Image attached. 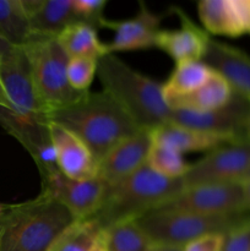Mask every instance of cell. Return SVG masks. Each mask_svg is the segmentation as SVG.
<instances>
[{
	"label": "cell",
	"mask_w": 250,
	"mask_h": 251,
	"mask_svg": "<svg viewBox=\"0 0 250 251\" xmlns=\"http://www.w3.org/2000/svg\"><path fill=\"white\" fill-rule=\"evenodd\" d=\"M49 122L73 132L100 162L118 142L140 129L107 92H87L80 100L49 114Z\"/></svg>",
	"instance_id": "6da1fadb"
},
{
	"label": "cell",
	"mask_w": 250,
	"mask_h": 251,
	"mask_svg": "<svg viewBox=\"0 0 250 251\" xmlns=\"http://www.w3.org/2000/svg\"><path fill=\"white\" fill-rule=\"evenodd\" d=\"M68 208L47 191L4 208L0 217V251H48L75 222Z\"/></svg>",
	"instance_id": "7a4b0ae2"
},
{
	"label": "cell",
	"mask_w": 250,
	"mask_h": 251,
	"mask_svg": "<svg viewBox=\"0 0 250 251\" xmlns=\"http://www.w3.org/2000/svg\"><path fill=\"white\" fill-rule=\"evenodd\" d=\"M96 75L103 91L122 105L140 129L153 130L171 122L172 109L164 100L162 83L132 69L113 53L98 59Z\"/></svg>",
	"instance_id": "3957f363"
},
{
	"label": "cell",
	"mask_w": 250,
	"mask_h": 251,
	"mask_svg": "<svg viewBox=\"0 0 250 251\" xmlns=\"http://www.w3.org/2000/svg\"><path fill=\"white\" fill-rule=\"evenodd\" d=\"M184 189L183 179L164 178L146 163L122 181L108 186L93 218L103 229L122 221L136 220L166 205Z\"/></svg>",
	"instance_id": "277c9868"
},
{
	"label": "cell",
	"mask_w": 250,
	"mask_h": 251,
	"mask_svg": "<svg viewBox=\"0 0 250 251\" xmlns=\"http://www.w3.org/2000/svg\"><path fill=\"white\" fill-rule=\"evenodd\" d=\"M22 48L28 58L38 97L48 114L74 104L87 93L74 90L69 83L70 58L56 37L34 34Z\"/></svg>",
	"instance_id": "5b68a950"
},
{
	"label": "cell",
	"mask_w": 250,
	"mask_h": 251,
	"mask_svg": "<svg viewBox=\"0 0 250 251\" xmlns=\"http://www.w3.org/2000/svg\"><path fill=\"white\" fill-rule=\"evenodd\" d=\"M249 213L238 216H206L185 211L156 208L137 223L156 245L183 248L194 239L212 233H225Z\"/></svg>",
	"instance_id": "8992f818"
},
{
	"label": "cell",
	"mask_w": 250,
	"mask_h": 251,
	"mask_svg": "<svg viewBox=\"0 0 250 251\" xmlns=\"http://www.w3.org/2000/svg\"><path fill=\"white\" fill-rule=\"evenodd\" d=\"M250 176V141L227 144L190 164L185 188L206 184H242Z\"/></svg>",
	"instance_id": "52a82bcc"
},
{
	"label": "cell",
	"mask_w": 250,
	"mask_h": 251,
	"mask_svg": "<svg viewBox=\"0 0 250 251\" xmlns=\"http://www.w3.org/2000/svg\"><path fill=\"white\" fill-rule=\"evenodd\" d=\"M0 82L14 114L27 119L49 120L32 77L24 48H12L0 58Z\"/></svg>",
	"instance_id": "ba28073f"
},
{
	"label": "cell",
	"mask_w": 250,
	"mask_h": 251,
	"mask_svg": "<svg viewBox=\"0 0 250 251\" xmlns=\"http://www.w3.org/2000/svg\"><path fill=\"white\" fill-rule=\"evenodd\" d=\"M159 208L206 216L245 215L240 184H206L185 188Z\"/></svg>",
	"instance_id": "9c48e42d"
},
{
	"label": "cell",
	"mask_w": 250,
	"mask_h": 251,
	"mask_svg": "<svg viewBox=\"0 0 250 251\" xmlns=\"http://www.w3.org/2000/svg\"><path fill=\"white\" fill-rule=\"evenodd\" d=\"M42 190L63 203L76 221L92 218L104 200L108 185L100 178L74 180L59 169L41 176Z\"/></svg>",
	"instance_id": "30bf717a"
},
{
	"label": "cell",
	"mask_w": 250,
	"mask_h": 251,
	"mask_svg": "<svg viewBox=\"0 0 250 251\" xmlns=\"http://www.w3.org/2000/svg\"><path fill=\"white\" fill-rule=\"evenodd\" d=\"M248 118L249 100L239 93L234 92L230 102L218 109L207 112H193L184 109L172 110L169 123L201 131L229 135L243 141H249Z\"/></svg>",
	"instance_id": "8fae6325"
},
{
	"label": "cell",
	"mask_w": 250,
	"mask_h": 251,
	"mask_svg": "<svg viewBox=\"0 0 250 251\" xmlns=\"http://www.w3.org/2000/svg\"><path fill=\"white\" fill-rule=\"evenodd\" d=\"M0 125L29 152L41 176L58 169L49 135V120L21 118L0 107Z\"/></svg>",
	"instance_id": "7c38bea8"
},
{
	"label": "cell",
	"mask_w": 250,
	"mask_h": 251,
	"mask_svg": "<svg viewBox=\"0 0 250 251\" xmlns=\"http://www.w3.org/2000/svg\"><path fill=\"white\" fill-rule=\"evenodd\" d=\"M151 146V130L141 129L130 135L98 162V176L108 186L119 183L146 164Z\"/></svg>",
	"instance_id": "4fadbf2b"
},
{
	"label": "cell",
	"mask_w": 250,
	"mask_h": 251,
	"mask_svg": "<svg viewBox=\"0 0 250 251\" xmlns=\"http://www.w3.org/2000/svg\"><path fill=\"white\" fill-rule=\"evenodd\" d=\"M49 135L59 171L74 180L98 176V162L85 144L65 127L49 122Z\"/></svg>",
	"instance_id": "5bb4252c"
},
{
	"label": "cell",
	"mask_w": 250,
	"mask_h": 251,
	"mask_svg": "<svg viewBox=\"0 0 250 251\" xmlns=\"http://www.w3.org/2000/svg\"><path fill=\"white\" fill-rule=\"evenodd\" d=\"M139 11L134 17L122 21L104 20L103 27L114 31V38L107 44L109 53L125 50H140L156 46V38L161 31L162 16L154 14L145 2H139Z\"/></svg>",
	"instance_id": "9a60e30c"
},
{
	"label": "cell",
	"mask_w": 250,
	"mask_h": 251,
	"mask_svg": "<svg viewBox=\"0 0 250 251\" xmlns=\"http://www.w3.org/2000/svg\"><path fill=\"white\" fill-rule=\"evenodd\" d=\"M173 11L180 19V27L161 29L157 34L154 47L171 56L175 65L186 61H202L211 38L210 34L194 24L181 9L173 7Z\"/></svg>",
	"instance_id": "2e32d148"
},
{
	"label": "cell",
	"mask_w": 250,
	"mask_h": 251,
	"mask_svg": "<svg viewBox=\"0 0 250 251\" xmlns=\"http://www.w3.org/2000/svg\"><path fill=\"white\" fill-rule=\"evenodd\" d=\"M228 81L235 93L250 98V55L235 47L210 38L202 59Z\"/></svg>",
	"instance_id": "e0dca14e"
},
{
	"label": "cell",
	"mask_w": 250,
	"mask_h": 251,
	"mask_svg": "<svg viewBox=\"0 0 250 251\" xmlns=\"http://www.w3.org/2000/svg\"><path fill=\"white\" fill-rule=\"evenodd\" d=\"M152 142L164 145L175 150L179 153L198 151H212L217 147L227 144L243 142V140L235 139L229 135L216 134V132L201 131L186 126L167 123L161 126L151 130Z\"/></svg>",
	"instance_id": "ac0fdd59"
},
{
	"label": "cell",
	"mask_w": 250,
	"mask_h": 251,
	"mask_svg": "<svg viewBox=\"0 0 250 251\" xmlns=\"http://www.w3.org/2000/svg\"><path fill=\"white\" fill-rule=\"evenodd\" d=\"M234 91L223 76L213 70L212 76L206 83L194 92L180 96H164L167 105L172 110H193V112H207L218 109L233 98Z\"/></svg>",
	"instance_id": "d6986e66"
},
{
	"label": "cell",
	"mask_w": 250,
	"mask_h": 251,
	"mask_svg": "<svg viewBox=\"0 0 250 251\" xmlns=\"http://www.w3.org/2000/svg\"><path fill=\"white\" fill-rule=\"evenodd\" d=\"M81 22L74 0H43L31 17L34 34L56 37L70 25Z\"/></svg>",
	"instance_id": "ffe728a7"
},
{
	"label": "cell",
	"mask_w": 250,
	"mask_h": 251,
	"mask_svg": "<svg viewBox=\"0 0 250 251\" xmlns=\"http://www.w3.org/2000/svg\"><path fill=\"white\" fill-rule=\"evenodd\" d=\"M97 31V28L86 22H76L66 27L56 36V38L70 59H100L109 51L107 44L100 42Z\"/></svg>",
	"instance_id": "44dd1931"
},
{
	"label": "cell",
	"mask_w": 250,
	"mask_h": 251,
	"mask_svg": "<svg viewBox=\"0 0 250 251\" xmlns=\"http://www.w3.org/2000/svg\"><path fill=\"white\" fill-rule=\"evenodd\" d=\"M198 15L208 34L225 37L242 36L232 0H201Z\"/></svg>",
	"instance_id": "7402d4cb"
},
{
	"label": "cell",
	"mask_w": 250,
	"mask_h": 251,
	"mask_svg": "<svg viewBox=\"0 0 250 251\" xmlns=\"http://www.w3.org/2000/svg\"><path fill=\"white\" fill-rule=\"evenodd\" d=\"M33 36L22 0H0V37L11 47L22 48Z\"/></svg>",
	"instance_id": "603a6c76"
},
{
	"label": "cell",
	"mask_w": 250,
	"mask_h": 251,
	"mask_svg": "<svg viewBox=\"0 0 250 251\" xmlns=\"http://www.w3.org/2000/svg\"><path fill=\"white\" fill-rule=\"evenodd\" d=\"M103 239L109 251H154V244L136 220L122 221L103 230Z\"/></svg>",
	"instance_id": "cb8c5ba5"
},
{
	"label": "cell",
	"mask_w": 250,
	"mask_h": 251,
	"mask_svg": "<svg viewBox=\"0 0 250 251\" xmlns=\"http://www.w3.org/2000/svg\"><path fill=\"white\" fill-rule=\"evenodd\" d=\"M103 230L96 218L77 220L56 238L48 251H93Z\"/></svg>",
	"instance_id": "d4e9b609"
},
{
	"label": "cell",
	"mask_w": 250,
	"mask_h": 251,
	"mask_svg": "<svg viewBox=\"0 0 250 251\" xmlns=\"http://www.w3.org/2000/svg\"><path fill=\"white\" fill-rule=\"evenodd\" d=\"M213 70L203 61L176 64L168 80L162 83L163 96H180L194 92L207 82Z\"/></svg>",
	"instance_id": "484cf974"
},
{
	"label": "cell",
	"mask_w": 250,
	"mask_h": 251,
	"mask_svg": "<svg viewBox=\"0 0 250 251\" xmlns=\"http://www.w3.org/2000/svg\"><path fill=\"white\" fill-rule=\"evenodd\" d=\"M146 163L159 176L168 179H183L190 167L178 151L154 142H152Z\"/></svg>",
	"instance_id": "4316f807"
},
{
	"label": "cell",
	"mask_w": 250,
	"mask_h": 251,
	"mask_svg": "<svg viewBox=\"0 0 250 251\" xmlns=\"http://www.w3.org/2000/svg\"><path fill=\"white\" fill-rule=\"evenodd\" d=\"M98 59L73 58L68 64V80L74 90L88 92L97 74Z\"/></svg>",
	"instance_id": "83f0119b"
},
{
	"label": "cell",
	"mask_w": 250,
	"mask_h": 251,
	"mask_svg": "<svg viewBox=\"0 0 250 251\" xmlns=\"http://www.w3.org/2000/svg\"><path fill=\"white\" fill-rule=\"evenodd\" d=\"M222 251H250V215L225 233Z\"/></svg>",
	"instance_id": "f1b7e54d"
},
{
	"label": "cell",
	"mask_w": 250,
	"mask_h": 251,
	"mask_svg": "<svg viewBox=\"0 0 250 251\" xmlns=\"http://www.w3.org/2000/svg\"><path fill=\"white\" fill-rule=\"evenodd\" d=\"M74 5L81 22H86L97 29L102 28L107 0H74Z\"/></svg>",
	"instance_id": "f546056e"
},
{
	"label": "cell",
	"mask_w": 250,
	"mask_h": 251,
	"mask_svg": "<svg viewBox=\"0 0 250 251\" xmlns=\"http://www.w3.org/2000/svg\"><path fill=\"white\" fill-rule=\"evenodd\" d=\"M225 243L223 233H212L194 239L183 247V251H222Z\"/></svg>",
	"instance_id": "4dcf8cb0"
},
{
	"label": "cell",
	"mask_w": 250,
	"mask_h": 251,
	"mask_svg": "<svg viewBox=\"0 0 250 251\" xmlns=\"http://www.w3.org/2000/svg\"><path fill=\"white\" fill-rule=\"evenodd\" d=\"M243 34H250V0H232Z\"/></svg>",
	"instance_id": "1f68e13d"
},
{
	"label": "cell",
	"mask_w": 250,
	"mask_h": 251,
	"mask_svg": "<svg viewBox=\"0 0 250 251\" xmlns=\"http://www.w3.org/2000/svg\"><path fill=\"white\" fill-rule=\"evenodd\" d=\"M242 190H243V199H244V206L247 212L250 215V178L245 179L242 184Z\"/></svg>",
	"instance_id": "d6a6232c"
},
{
	"label": "cell",
	"mask_w": 250,
	"mask_h": 251,
	"mask_svg": "<svg viewBox=\"0 0 250 251\" xmlns=\"http://www.w3.org/2000/svg\"><path fill=\"white\" fill-rule=\"evenodd\" d=\"M0 107L6 108V109H10L9 100H7L6 95H5V91H4V88H2L1 82H0Z\"/></svg>",
	"instance_id": "836d02e7"
},
{
	"label": "cell",
	"mask_w": 250,
	"mask_h": 251,
	"mask_svg": "<svg viewBox=\"0 0 250 251\" xmlns=\"http://www.w3.org/2000/svg\"><path fill=\"white\" fill-rule=\"evenodd\" d=\"M12 48H15V47H11L9 43H7V42H5L4 39L0 37V58H1L4 54H6L7 51L11 50Z\"/></svg>",
	"instance_id": "e575fe53"
},
{
	"label": "cell",
	"mask_w": 250,
	"mask_h": 251,
	"mask_svg": "<svg viewBox=\"0 0 250 251\" xmlns=\"http://www.w3.org/2000/svg\"><path fill=\"white\" fill-rule=\"evenodd\" d=\"M93 251H109V250H108L107 245H105L104 239H103V234H102V237H100V239L98 240L97 245H96Z\"/></svg>",
	"instance_id": "d590c367"
},
{
	"label": "cell",
	"mask_w": 250,
	"mask_h": 251,
	"mask_svg": "<svg viewBox=\"0 0 250 251\" xmlns=\"http://www.w3.org/2000/svg\"><path fill=\"white\" fill-rule=\"evenodd\" d=\"M154 251H183V248L176 247H163V245H157Z\"/></svg>",
	"instance_id": "8d00e7d4"
},
{
	"label": "cell",
	"mask_w": 250,
	"mask_h": 251,
	"mask_svg": "<svg viewBox=\"0 0 250 251\" xmlns=\"http://www.w3.org/2000/svg\"><path fill=\"white\" fill-rule=\"evenodd\" d=\"M248 100H249V118H248V140L250 141V98Z\"/></svg>",
	"instance_id": "74e56055"
},
{
	"label": "cell",
	"mask_w": 250,
	"mask_h": 251,
	"mask_svg": "<svg viewBox=\"0 0 250 251\" xmlns=\"http://www.w3.org/2000/svg\"><path fill=\"white\" fill-rule=\"evenodd\" d=\"M249 178H250V176H249Z\"/></svg>",
	"instance_id": "f35d334b"
}]
</instances>
